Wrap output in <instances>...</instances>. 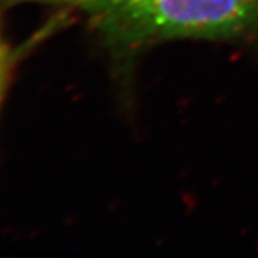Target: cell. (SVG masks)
Masks as SVG:
<instances>
[{
	"label": "cell",
	"mask_w": 258,
	"mask_h": 258,
	"mask_svg": "<svg viewBox=\"0 0 258 258\" xmlns=\"http://www.w3.org/2000/svg\"><path fill=\"white\" fill-rule=\"evenodd\" d=\"M71 10L86 19L128 92L148 50L178 40H204L258 52V0H2Z\"/></svg>",
	"instance_id": "obj_1"
},
{
	"label": "cell",
	"mask_w": 258,
	"mask_h": 258,
	"mask_svg": "<svg viewBox=\"0 0 258 258\" xmlns=\"http://www.w3.org/2000/svg\"><path fill=\"white\" fill-rule=\"evenodd\" d=\"M10 68H12L10 50L2 40L0 42V108H2V102H3L5 92L8 88V82H9Z\"/></svg>",
	"instance_id": "obj_2"
},
{
	"label": "cell",
	"mask_w": 258,
	"mask_h": 258,
	"mask_svg": "<svg viewBox=\"0 0 258 258\" xmlns=\"http://www.w3.org/2000/svg\"><path fill=\"white\" fill-rule=\"evenodd\" d=\"M2 3H3V2L0 0V6H2ZM0 32H2V30H0ZM0 42H2V36H0Z\"/></svg>",
	"instance_id": "obj_3"
}]
</instances>
